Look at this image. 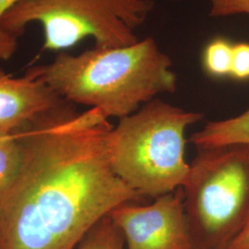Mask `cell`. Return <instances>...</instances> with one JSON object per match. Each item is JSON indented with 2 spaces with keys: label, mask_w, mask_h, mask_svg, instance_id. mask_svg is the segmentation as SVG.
<instances>
[{
  "label": "cell",
  "mask_w": 249,
  "mask_h": 249,
  "mask_svg": "<svg viewBox=\"0 0 249 249\" xmlns=\"http://www.w3.org/2000/svg\"><path fill=\"white\" fill-rule=\"evenodd\" d=\"M20 160L21 149L17 132L0 135V195L14 180Z\"/></svg>",
  "instance_id": "30bf717a"
},
{
  "label": "cell",
  "mask_w": 249,
  "mask_h": 249,
  "mask_svg": "<svg viewBox=\"0 0 249 249\" xmlns=\"http://www.w3.org/2000/svg\"><path fill=\"white\" fill-rule=\"evenodd\" d=\"M152 0H18L0 19V29L18 38L31 23H40L42 50L71 48L85 38L95 47L114 48L140 40L135 30L153 9Z\"/></svg>",
  "instance_id": "5b68a950"
},
{
  "label": "cell",
  "mask_w": 249,
  "mask_h": 249,
  "mask_svg": "<svg viewBox=\"0 0 249 249\" xmlns=\"http://www.w3.org/2000/svg\"><path fill=\"white\" fill-rule=\"evenodd\" d=\"M202 115L152 99L119 119L108 135L112 168L143 197L157 198L182 187L189 172L185 132Z\"/></svg>",
  "instance_id": "3957f363"
},
{
  "label": "cell",
  "mask_w": 249,
  "mask_h": 249,
  "mask_svg": "<svg viewBox=\"0 0 249 249\" xmlns=\"http://www.w3.org/2000/svg\"><path fill=\"white\" fill-rule=\"evenodd\" d=\"M249 14V0H211V16Z\"/></svg>",
  "instance_id": "5bb4252c"
},
{
  "label": "cell",
  "mask_w": 249,
  "mask_h": 249,
  "mask_svg": "<svg viewBox=\"0 0 249 249\" xmlns=\"http://www.w3.org/2000/svg\"><path fill=\"white\" fill-rule=\"evenodd\" d=\"M182 188L196 249H225L249 216V145L197 148Z\"/></svg>",
  "instance_id": "277c9868"
},
{
  "label": "cell",
  "mask_w": 249,
  "mask_h": 249,
  "mask_svg": "<svg viewBox=\"0 0 249 249\" xmlns=\"http://www.w3.org/2000/svg\"><path fill=\"white\" fill-rule=\"evenodd\" d=\"M231 76L236 80H249V44L233 45Z\"/></svg>",
  "instance_id": "4fadbf2b"
},
{
  "label": "cell",
  "mask_w": 249,
  "mask_h": 249,
  "mask_svg": "<svg viewBox=\"0 0 249 249\" xmlns=\"http://www.w3.org/2000/svg\"><path fill=\"white\" fill-rule=\"evenodd\" d=\"M97 109L18 131V173L0 195V249H74L115 209L143 199L112 168Z\"/></svg>",
  "instance_id": "6da1fadb"
},
{
  "label": "cell",
  "mask_w": 249,
  "mask_h": 249,
  "mask_svg": "<svg viewBox=\"0 0 249 249\" xmlns=\"http://www.w3.org/2000/svg\"><path fill=\"white\" fill-rule=\"evenodd\" d=\"M232 47L224 38H216L205 47L202 63L205 71L214 78L231 76Z\"/></svg>",
  "instance_id": "8fae6325"
},
{
  "label": "cell",
  "mask_w": 249,
  "mask_h": 249,
  "mask_svg": "<svg viewBox=\"0 0 249 249\" xmlns=\"http://www.w3.org/2000/svg\"><path fill=\"white\" fill-rule=\"evenodd\" d=\"M74 249H125L124 235L110 215L99 221Z\"/></svg>",
  "instance_id": "9c48e42d"
},
{
  "label": "cell",
  "mask_w": 249,
  "mask_h": 249,
  "mask_svg": "<svg viewBox=\"0 0 249 249\" xmlns=\"http://www.w3.org/2000/svg\"><path fill=\"white\" fill-rule=\"evenodd\" d=\"M190 142L196 148L249 145V109L236 117L209 122L190 137Z\"/></svg>",
  "instance_id": "ba28073f"
},
{
  "label": "cell",
  "mask_w": 249,
  "mask_h": 249,
  "mask_svg": "<svg viewBox=\"0 0 249 249\" xmlns=\"http://www.w3.org/2000/svg\"><path fill=\"white\" fill-rule=\"evenodd\" d=\"M18 0H0V19ZM18 38L0 29V61H7L17 51Z\"/></svg>",
  "instance_id": "7c38bea8"
},
{
  "label": "cell",
  "mask_w": 249,
  "mask_h": 249,
  "mask_svg": "<svg viewBox=\"0 0 249 249\" xmlns=\"http://www.w3.org/2000/svg\"><path fill=\"white\" fill-rule=\"evenodd\" d=\"M74 112L75 105L31 73L14 77L0 70V135L18 132Z\"/></svg>",
  "instance_id": "52a82bcc"
},
{
  "label": "cell",
  "mask_w": 249,
  "mask_h": 249,
  "mask_svg": "<svg viewBox=\"0 0 249 249\" xmlns=\"http://www.w3.org/2000/svg\"><path fill=\"white\" fill-rule=\"evenodd\" d=\"M173 1H181V0H173Z\"/></svg>",
  "instance_id": "2e32d148"
},
{
  "label": "cell",
  "mask_w": 249,
  "mask_h": 249,
  "mask_svg": "<svg viewBox=\"0 0 249 249\" xmlns=\"http://www.w3.org/2000/svg\"><path fill=\"white\" fill-rule=\"evenodd\" d=\"M172 60L151 37L134 45L59 52L53 61L27 71L73 105L123 118L160 93L177 90Z\"/></svg>",
  "instance_id": "7a4b0ae2"
},
{
  "label": "cell",
  "mask_w": 249,
  "mask_h": 249,
  "mask_svg": "<svg viewBox=\"0 0 249 249\" xmlns=\"http://www.w3.org/2000/svg\"><path fill=\"white\" fill-rule=\"evenodd\" d=\"M225 249H249V216L239 233L229 243Z\"/></svg>",
  "instance_id": "9a60e30c"
},
{
  "label": "cell",
  "mask_w": 249,
  "mask_h": 249,
  "mask_svg": "<svg viewBox=\"0 0 249 249\" xmlns=\"http://www.w3.org/2000/svg\"><path fill=\"white\" fill-rule=\"evenodd\" d=\"M125 249H196L187 223L182 187L148 206L121 205L109 214Z\"/></svg>",
  "instance_id": "8992f818"
}]
</instances>
